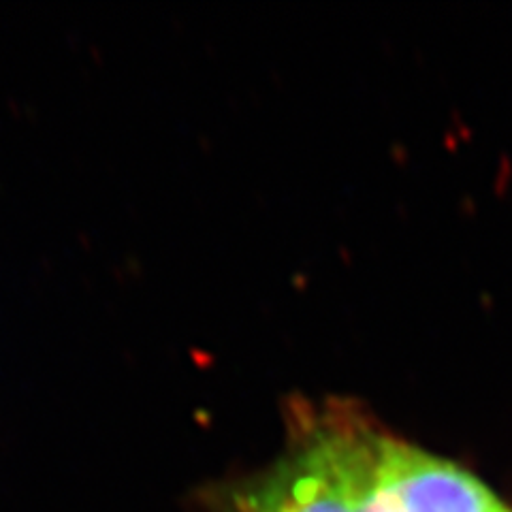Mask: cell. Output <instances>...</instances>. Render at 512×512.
Returning <instances> with one entry per match:
<instances>
[{
  "label": "cell",
  "instance_id": "1",
  "mask_svg": "<svg viewBox=\"0 0 512 512\" xmlns=\"http://www.w3.org/2000/svg\"><path fill=\"white\" fill-rule=\"evenodd\" d=\"M229 512H357L316 425L276 466L239 487Z\"/></svg>",
  "mask_w": 512,
  "mask_h": 512
},
{
  "label": "cell",
  "instance_id": "2",
  "mask_svg": "<svg viewBox=\"0 0 512 512\" xmlns=\"http://www.w3.org/2000/svg\"><path fill=\"white\" fill-rule=\"evenodd\" d=\"M382 470L404 512H508L498 495L455 463L408 442L380 440Z\"/></svg>",
  "mask_w": 512,
  "mask_h": 512
},
{
  "label": "cell",
  "instance_id": "3",
  "mask_svg": "<svg viewBox=\"0 0 512 512\" xmlns=\"http://www.w3.org/2000/svg\"><path fill=\"white\" fill-rule=\"evenodd\" d=\"M508 512H512V510H508Z\"/></svg>",
  "mask_w": 512,
  "mask_h": 512
}]
</instances>
